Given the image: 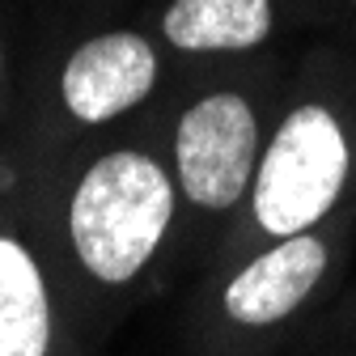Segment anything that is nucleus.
Wrapping results in <instances>:
<instances>
[{"mask_svg":"<svg viewBox=\"0 0 356 356\" xmlns=\"http://www.w3.org/2000/svg\"><path fill=\"white\" fill-rule=\"evenodd\" d=\"M259 157V119L254 106L234 94L195 98L174 127V170H178V191L204 212H225L234 208L254 174Z\"/></svg>","mask_w":356,"mask_h":356,"instance_id":"3","label":"nucleus"},{"mask_svg":"<svg viewBox=\"0 0 356 356\" xmlns=\"http://www.w3.org/2000/svg\"><path fill=\"white\" fill-rule=\"evenodd\" d=\"M272 26V0H170L161 13V38L187 56L254 51Z\"/></svg>","mask_w":356,"mask_h":356,"instance_id":"6","label":"nucleus"},{"mask_svg":"<svg viewBox=\"0 0 356 356\" xmlns=\"http://www.w3.org/2000/svg\"><path fill=\"white\" fill-rule=\"evenodd\" d=\"M161 76L157 47L136 30H102L68 51L60 64L56 94L72 123L98 127L136 111Z\"/></svg>","mask_w":356,"mask_h":356,"instance_id":"4","label":"nucleus"},{"mask_svg":"<svg viewBox=\"0 0 356 356\" xmlns=\"http://www.w3.org/2000/svg\"><path fill=\"white\" fill-rule=\"evenodd\" d=\"M178 187L157 157L140 149H111L94 157L68 191L64 229L76 267L102 289L131 284L153 263Z\"/></svg>","mask_w":356,"mask_h":356,"instance_id":"1","label":"nucleus"},{"mask_svg":"<svg viewBox=\"0 0 356 356\" xmlns=\"http://www.w3.org/2000/svg\"><path fill=\"white\" fill-rule=\"evenodd\" d=\"M352 170L339 119L305 102L284 115L254 174V225L272 238L305 234L335 208Z\"/></svg>","mask_w":356,"mask_h":356,"instance_id":"2","label":"nucleus"},{"mask_svg":"<svg viewBox=\"0 0 356 356\" xmlns=\"http://www.w3.org/2000/svg\"><path fill=\"white\" fill-rule=\"evenodd\" d=\"M51 293L30 246L0 234V356L51 352Z\"/></svg>","mask_w":356,"mask_h":356,"instance_id":"7","label":"nucleus"},{"mask_svg":"<svg viewBox=\"0 0 356 356\" xmlns=\"http://www.w3.org/2000/svg\"><path fill=\"white\" fill-rule=\"evenodd\" d=\"M327 272V246L314 234H289L272 250L250 259L242 272L225 284V314L242 327H267L289 318L293 309L314 293Z\"/></svg>","mask_w":356,"mask_h":356,"instance_id":"5","label":"nucleus"},{"mask_svg":"<svg viewBox=\"0 0 356 356\" xmlns=\"http://www.w3.org/2000/svg\"><path fill=\"white\" fill-rule=\"evenodd\" d=\"M0 85H5V47H0Z\"/></svg>","mask_w":356,"mask_h":356,"instance_id":"8","label":"nucleus"}]
</instances>
